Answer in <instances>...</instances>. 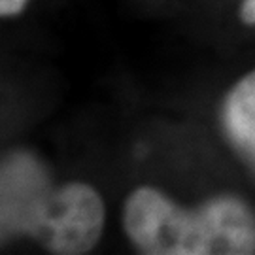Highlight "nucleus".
<instances>
[{
    "label": "nucleus",
    "instance_id": "obj_3",
    "mask_svg": "<svg viewBox=\"0 0 255 255\" xmlns=\"http://www.w3.org/2000/svg\"><path fill=\"white\" fill-rule=\"evenodd\" d=\"M223 123L231 140L255 163V70L244 76L227 95Z\"/></svg>",
    "mask_w": 255,
    "mask_h": 255
},
{
    "label": "nucleus",
    "instance_id": "obj_4",
    "mask_svg": "<svg viewBox=\"0 0 255 255\" xmlns=\"http://www.w3.org/2000/svg\"><path fill=\"white\" fill-rule=\"evenodd\" d=\"M28 0H0V13L4 17L9 15H17L21 9L27 6Z\"/></svg>",
    "mask_w": 255,
    "mask_h": 255
},
{
    "label": "nucleus",
    "instance_id": "obj_5",
    "mask_svg": "<svg viewBox=\"0 0 255 255\" xmlns=\"http://www.w3.org/2000/svg\"><path fill=\"white\" fill-rule=\"evenodd\" d=\"M242 19L246 23H255V0H244V4H242Z\"/></svg>",
    "mask_w": 255,
    "mask_h": 255
},
{
    "label": "nucleus",
    "instance_id": "obj_1",
    "mask_svg": "<svg viewBox=\"0 0 255 255\" xmlns=\"http://www.w3.org/2000/svg\"><path fill=\"white\" fill-rule=\"evenodd\" d=\"M2 229L30 235L53 254H87L102 235L104 204L87 183L49 189L36 161L17 155L2 168Z\"/></svg>",
    "mask_w": 255,
    "mask_h": 255
},
{
    "label": "nucleus",
    "instance_id": "obj_2",
    "mask_svg": "<svg viewBox=\"0 0 255 255\" xmlns=\"http://www.w3.org/2000/svg\"><path fill=\"white\" fill-rule=\"evenodd\" d=\"M123 225L144 254H255V218L235 197H218L185 210L151 187H140L125 202Z\"/></svg>",
    "mask_w": 255,
    "mask_h": 255
}]
</instances>
